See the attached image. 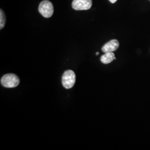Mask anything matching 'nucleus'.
<instances>
[{"mask_svg":"<svg viewBox=\"0 0 150 150\" xmlns=\"http://www.w3.org/2000/svg\"><path fill=\"white\" fill-rule=\"evenodd\" d=\"M20 79L14 74H7L3 76L1 79V83L6 88H14L20 83Z\"/></svg>","mask_w":150,"mask_h":150,"instance_id":"f257e3e1","label":"nucleus"},{"mask_svg":"<svg viewBox=\"0 0 150 150\" xmlns=\"http://www.w3.org/2000/svg\"><path fill=\"white\" fill-rule=\"evenodd\" d=\"M76 82V75L72 70L64 71L62 77V85L66 89H70L75 85Z\"/></svg>","mask_w":150,"mask_h":150,"instance_id":"f03ea898","label":"nucleus"},{"mask_svg":"<svg viewBox=\"0 0 150 150\" xmlns=\"http://www.w3.org/2000/svg\"><path fill=\"white\" fill-rule=\"evenodd\" d=\"M38 11L45 18H50L54 13V6L48 0L42 1L38 7Z\"/></svg>","mask_w":150,"mask_h":150,"instance_id":"7ed1b4c3","label":"nucleus"},{"mask_svg":"<svg viewBox=\"0 0 150 150\" xmlns=\"http://www.w3.org/2000/svg\"><path fill=\"white\" fill-rule=\"evenodd\" d=\"M92 5V0H74L72 3V8L75 10H87L90 9Z\"/></svg>","mask_w":150,"mask_h":150,"instance_id":"20e7f679","label":"nucleus"},{"mask_svg":"<svg viewBox=\"0 0 150 150\" xmlns=\"http://www.w3.org/2000/svg\"><path fill=\"white\" fill-rule=\"evenodd\" d=\"M119 47V42L117 40H112L105 43L102 47L103 52H113Z\"/></svg>","mask_w":150,"mask_h":150,"instance_id":"39448f33","label":"nucleus"},{"mask_svg":"<svg viewBox=\"0 0 150 150\" xmlns=\"http://www.w3.org/2000/svg\"><path fill=\"white\" fill-rule=\"evenodd\" d=\"M115 54L113 52H106L101 56L100 60L103 64H108L115 59Z\"/></svg>","mask_w":150,"mask_h":150,"instance_id":"423d86ee","label":"nucleus"},{"mask_svg":"<svg viewBox=\"0 0 150 150\" xmlns=\"http://www.w3.org/2000/svg\"><path fill=\"white\" fill-rule=\"evenodd\" d=\"M6 17L4 11L1 9L0 10V29L2 30L5 25Z\"/></svg>","mask_w":150,"mask_h":150,"instance_id":"0eeeda50","label":"nucleus"},{"mask_svg":"<svg viewBox=\"0 0 150 150\" xmlns=\"http://www.w3.org/2000/svg\"><path fill=\"white\" fill-rule=\"evenodd\" d=\"M109 1H110V2H111L112 4H114V3H115V2L117 1V0H109Z\"/></svg>","mask_w":150,"mask_h":150,"instance_id":"6e6552de","label":"nucleus"},{"mask_svg":"<svg viewBox=\"0 0 150 150\" xmlns=\"http://www.w3.org/2000/svg\"><path fill=\"white\" fill-rule=\"evenodd\" d=\"M96 54L97 56V55H98V54H99V52H96Z\"/></svg>","mask_w":150,"mask_h":150,"instance_id":"1a4fd4ad","label":"nucleus"}]
</instances>
